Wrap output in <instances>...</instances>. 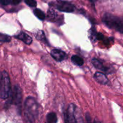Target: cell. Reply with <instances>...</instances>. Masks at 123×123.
Returning a JSON list of instances; mask_svg holds the SVG:
<instances>
[{
  "label": "cell",
  "instance_id": "1",
  "mask_svg": "<svg viewBox=\"0 0 123 123\" xmlns=\"http://www.w3.org/2000/svg\"><path fill=\"white\" fill-rule=\"evenodd\" d=\"M25 118L26 123H34L38 113V105L34 98L29 97L26 98L24 103Z\"/></svg>",
  "mask_w": 123,
  "mask_h": 123
},
{
  "label": "cell",
  "instance_id": "2",
  "mask_svg": "<svg viewBox=\"0 0 123 123\" xmlns=\"http://www.w3.org/2000/svg\"><path fill=\"white\" fill-rule=\"evenodd\" d=\"M102 20L108 27L123 34V19L109 13H106Z\"/></svg>",
  "mask_w": 123,
  "mask_h": 123
},
{
  "label": "cell",
  "instance_id": "3",
  "mask_svg": "<svg viewBox=\"0 0 123 123\" xmlns=\"http://www.w3.org/2000/svg\"><path fill=\"white\" fill-rule=\"evenodd\" d=\"M10 91V81L8 73L4 71L1 74L0 81V96L2 99L8 97Z\"/></svg>",
  "mask_w": 123,
  "mask_h": 123
},
{
  "label": "cell",
  "instance_id": "4",
  "mask_svg": "<svg viewBox=\"0 0 123 123\" xmlns=\"http://www.w3.org/2000/svg\"><path fill=\"white\" fill-rule=\"evenodd\" d=\"M76 108L73 104H70L64 114L65 123H77L75 115Z\"/></svg>",
  "mask_w": 123,
  "mask_h": 123
},
{
  "label": "cell",
  "instance_id": "5",
  "mask_svg": "<svg viewBox=\"0 0 123 123\" xmlns=\"http://www.w3.org/2000/svg\"><path fill=\"white\" fill-rule=\"evenodd\" d=\"M13 101L17 106L20 108L22 102V91L19 85H15L13 88Z\"/></svg>",
  "mask_w": 123,
  "mask_h": 123
},
{
  "label": "cell",
  "instance_id": "6",
  "mask_svg": "<svg viewBox=\"0 0 123 123\" xmlns=\"http://www.w3.org/2000/svg\"><path fill=\"white\" fill-rule=\"evenodd\" d=\"M56 7L57 9L61 12H67V13L73 12L74 10V6L72 4L66 1H60L58 2L56 5Z\"/></svg>",
  "mask_w": 123,
  "mask_h": 123
},
{
  "label": "cell",
  "instance_id": "7",
  "mask_svg": "<svg viewBox=\"0 0 123 123\" xmlns=\"http://www.w3.org/2000/svg\"><path fill=\"white\" fill-rule=\"evenodd\" d=\"M50 54H51V56L56 61H59V62L63 61L67 56L66 53L60 49H54L51 51Z\"/></svg>",
  "mask_w": 123,
  "mask_h": 123
},
{
  "label": "cell",
  "instance_id": "8",
  "mask_svg": "<svg viewBox=\"0 0 123 123\" xmlns=\"http://www.w3.org/2000/svg\"><path fill=\"white\" fill-rule=\"evenodd\" d=\"M16 37L27 44H30L32 42V38L24 32H20L17 36H16Z\"/></svg>",
  "mask_w": 123,
  "mask_h": 123
},
{
  "label": "cell",
  "instance_id": "9",
  "mask_svg": "<svg viewBox=\"0 0 123 123\" xmlns=\"http://www.w3.org/2000/svg\"><path fill=\"white\" fill-rule=\"evenodd\" d=\"M94 78L98 83L102 85H106L109 82L108 78L106 76L105 74L100 72H96L94 74Z\"/></svg>",
  "mask_w": 123,
  "mask_h": 123
},
{
  "label": "cell",
  "instance_id": "10",
  "mask_svg": "<svg viewBox=\"0 0 123 123\" xmlns=\"http://www.w3.org/2000/svg\"><path fill=\"white\" fill-rule=\"evenodd\" d=\"M92 64L94 66V67H96L97 69L100 70L101 71H103V72H106V67L103 66L102 62H100L97 59H93L92 60Z\"/></svg>",
  "mask_w": 123,
  "mask_h": 123
},
{
  "label": "cell",
  "instance_id": "11",
  "mask_svg": "<svg viewBox=\"0 0 123 123\" xmlns=\"http://www.w3.org/2000/svg\"><path fill=\"white\" fill-rule=\"evenodd\" d=\"M47 122L48 123H56L58 119L55 112H50L47 115Z\"/></svg>",
  "mask_w": 123,
  "mask_h": 123
},
{
  "label": "cell",
  "instance_id": "12",
  "mask_svg": "<svg viewBox=\"0 0 123 123\" xmlns=\"http://www.w3.org/2000/svg\"><path fill=\"white\" fill-rule=\"evenodd\" d=\"M72 62L74 64H75L76 65H78L79 66H81L84 64V60L80 56H78V55H73L72 56Z\"/></svg>",
  "mask_w": 123,
  "mask_h": 123
},
{
  "label": "cell",
  "instance_id": "13",
  "mask_svg": "<svg viewBox=\"0 0 123 123\" xmlns=\"http://www.w3.org/2000/svg\"><path fill=\"white\" fill-rule=\"evenodd\" d=\"M34 14L36 15V16L40 20H44V18H45V14H44V13L41 10L36 8L34 11Z\"/></svg>",
  "mask_w": 123,
  "mask_h": 123
},
{
  "label": "cell",
  "instance_id": "14",
  "mask_svg": "<svg viewBox=\"0 0 123 123\" xmlns=\"http://www.w3.org/2000/svg\"><path fill=\"white\" fill-rule=\"evenodd\" d=\"M11 40L10 36L6 34L0 33V42H9Z\"/></svg>",
  "mask_w": 123,
  "mask_h": 123
},
{
  "label": "cell",
  "instance_id": "15",
  "mask_svg": "<svg viewBox=\"0 0 123 123\" xmlns=\"http://www.w3.org/2000/svg\"><path fill=\"white\" fill-rule=\"evenodd\" d=\"M37 39H39L40 40L43 41V42H47L46 39V37L44 36V32L42 31H38L37 33Z\"/></svg>",
  "mask_w": 123,
  "mask_h": 123
},
{
  "label": "cell",
  "instance_id": "16",
  "mask_svg": "<svg viewBox=\"0 0 123 123\" xmlns=\"http://www.w3.org/2000/svg\"><path fill=\"white\" fill-rule=\"evenodd\" d=\"M25 2L30 7H34L37 6V2L35 0H25Z\"/></svg>",
  "mask_w": 123,
  "mask_h": 123
},
{
  "label": "cell",
  "instance_id": "17",
  "mask_svg": "<svg viewBox=\"0 0 123 123\" xmlns=\"http://www.w3.org/2000/svg\"><path fill=\"white\" fill-rule=\"evenodd\" d=\"M75 115H76V118L77 123H85L81 115H79L78 112H76V111H75Z\"/></svg>",
  "mask_w": 123,
  "mask_h": 123
},
{
  "label": "cell",
  "instance_id": "18",
  "mask_svg": "<svg viewBox=\"0 0 123 123\" xmlns=\"http://www.w3.org/2000/svg\"><path fill=\"white\" fill-rule=\"evenodd\" d=\"M96 38L98 40H105V37L104 35L103 34L100 33V32H98L96 35Z\"/></svg>",
  "mask_w": 123,
  "mask_h": 123
},
{
  "label": "cell",
  "instance_id": "19",
  "mask_svg": "<svg viewBox=\"0 0 123 123\" xmlns=\"http://www.w3.org/2000/svg\"><path fill=\"white\" fill-rule=\"evenodd\" d=\"M12 0H0V2L1 4L4 5V6H7L9 4L11 3Z\"/></svg>",
  "mask_w": 123,
  "mask_h": 123
},
{
  "label": "cell",
  "instance_id": "20",
  "mask_svg": "<svg viewBox=\"0 0 123 123\" xmlns=\"http://www.w3.org/2000/svg\"><path fill=\"white\" fill-rule=\"evenodd\" d=\"M86 123H92V121H91V116L90 115V114L88 113L86 114Z\"/></svg>",
  "mask_w": 123,
  "mask_h": 123
},
{
  "label": "cell",
  "instance_id": "21",
  "mask_svg": "<svg viewBox=\"0 0 123 123\" xmlns=\"http://www.w3.org/2000/svg\"><path fill=\"white\" fill-rule=\"evenodd\" d=\"M21 1L22 0H12V3L14 5H17L19 4Z\"/></svg>",
  "mask_w": 123,
  "mask_h": 123
},
{
  "label": "cell",
  "instance_id": "22",
  "mask_svg": "<svg viewBox=\"0 0 123 123\" xmlns=\"http://www.w3.org/2000/svg\"><path fill=\"white\" fill-rule=\"evenodd\" d=\"M93 123H100V121H97V120H94V122H93Z\"/></svg>",
  "mask_w": 123,
  "mask_h": 123
},
{
  "label": "cell",
  "instance_id": "23",
  "mask_svg": "<svg viewBox=\"0 0 123 123\" xmlns=\"http://www.w3.org/2000/svg\"><path fill=\"white\" fill-rule=\"evenodd\" d=\"M90 1H91V2H96V1H97V0H90Z\"/></svg>",
  "mask_w": 123,
  "mask_h": 123
}]
</instances>
